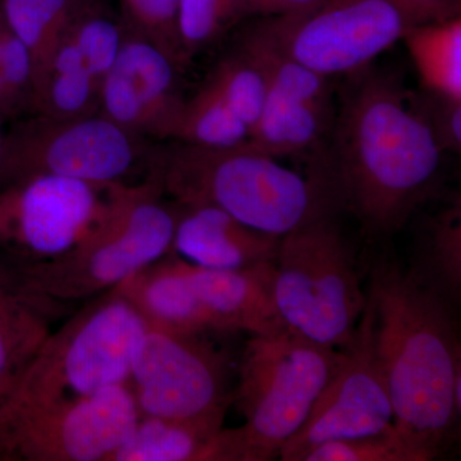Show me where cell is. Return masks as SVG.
<instances>
[{
  "instance_id": "obj_1",
  "label": "cell",
  "mask_w": 461,
  "mask_h": 461,
  "mask_svg": "<svg viewBox=\"0 0 461 461\" xmlns=\"http://www.w3.org/2000/svg\"><path fill=\"white\" fill-rule=\"evenodd\" d=\"M357 75L336 122L327 181L363 230L384 239L429 198L444 151L424 100L393 75L366 69Z\"/></svg>"
},
{
  "instance_id": "obj_2",
  "label": "cell",
  "mask_w": 461,
  "mask_h": 461,
  "mask_svg": "<svg viewBox=\"0 0 461 461\" xmlns=\"http://www.w3.org/2000/svg\"><path fill=\"white\" fill-rule=\"evenodd\" d=\"M375 350L399 435L433 460L460 417L461 355L450 304L393 263L372 271Z\"/></svg>"
},
{
  "instance_id": "obj_3",
  "label": "cell",
  "mask_w": 461,
  "mask_h": 461,
  "mask_svg": "<svg viewBox=\"0 0 461 461\" xmlns=\"http://www.w3.org/2000/svg\"><path fill=\"white\" fill-rule=\"evenodd\" d=\"M147 177L178 205H212L263 232L284 236L332 214L326 180H306L249 144L215 148L176 141L151 149Z\"/></svg>"
},
{
  "instance_id": "obj_4",
  "label": "cell",
  "mask_w": 461,
  "mask_h": 461,
  "mask_svg": "<svg viewBox=\"0 0 461 461\" xmlns=\"http://www.w3.org/2000/svg\"><path fill=\"white\" fill-rule=\"evenodd\" d=\"M344 351L285 327L251 336L233 402L244 426L221 430V461H266L280 455L308 420L318 397L338 371Z\"/></svg>"
},
{
  "instance_id": "obj_5",
  "label": "cell",
  "mask_w": 461,
  "mask_h": 461,
  "mask_svg": "<svg viewBox=\"0 0 461 461\" xmlns=\"http://www.w3.org/2000/svg\"><path fill=\"white\" fill-rule=\"evenodd\" d=\"M148 327L115 288L50 333L0 411L42 408L129 384Z\"/></svg>"
},
{
  "instance_id": "obj_6",
  "label": "cell",
  "mask_w": 461,
  "mask_h": 461,
  "mask_svg": "<svg viewBox=\"0 0 461 461\" xmlns=\"http://www.w3.org/2000/svg\"><path fill=\"white\" fill-rule=\"evenodd\" d=\"M151 178L130 185L98 229L56 259L23 266L33 286L63 304L87 302L171 251L178 206Z\"/></svg>"
},
{
  "instance_id": "obj_7",
  "label": "cell",
  "mask_w": 461,
  "mask_h": 461,
  "mask_svg": "<svg viewBox=\"0 0 461 461\" xmlns=\"http://www.w3.org/2000/svg\"><path fill=\"white\" fill-rule=\"evenodd\" d=\"M273 295L286 326L305 338L339 350L353 341L366 296L333 214L282 236Z\"/></svg>"
},
{
  "instance_id": "obj_8",
  "label": "cell",
  "mask_w": 461,
  "mask_h": 461,
  "mask_svg": "<svg viewBox=\"0 0 461 461\" xmlns=\"http://www.w3.org/2000/svg\"><path fill=\"white\" fill-rule=\"evenodd\" d=\"M150 149L141 136L100 113L58 118L32 113L5 132L0 186L27 176L50 175L94 184H136L148 172Z\"/></svg>"
},
{
  "instance_id": "obj_9",
  "label": "cell",
  "mask_w": 461,
  "mask_h": 461,
  "mask_svg": "<svg viewBox=\"0 0 461 461\" xmlns=\"http://www.w3.org/2000/svg\"><path fill=\"white\" fill-rule=\"evenodd\" d=\"M131 184L35 175L0 186V254L33 266L68 253L107 220Z\"/></svg>"
},
{
  "instance_id": "obj_10",
  "label": "cell",
  "mask_w": 461,
  "mask_h": 461,
  "mask_svg": "<svg viewBox=\"0 0 461 461\" xmlns=\"http://www.w3.org/2000/svg\"><path fill=\"white\" fill-rule=\"evenodd\" d=\"M205 336L147 330L129 379L141 417L223 429L233 402L229 362Z\"/></svg>"
},
{
  "instance_id": "obj_11",
  "label": "cell",
  "mask_w": 461,
  "mask_h": 461,
  "mask_svg": "<svg viewBox=\"0 0 461 461\" xmlns=\"http://www.w3.org/2000/svg\"><path fill=\"white\" fill-rule=\"evenodd\" d=\"M140 418L129 384L42 408L0 411V461H108Z\"/></svg>"
},
{
  "instance_id": "obj_12",
  "label": "cell",
  "mask_w": 461,
  "mask_h": 461,
  "mask_svg": "<svg viewBox=\"0 0 461 461\" xmlns=\"http://www.w3.org/2000/svg\"><path fill=\"white\" fill-rule=\"evenodd\" d=\"M263 18L294 59L327 78L364 71L412 25L390 0H321L299 14Z\"/></svg>"
},
{
  "instance_id": "obj_13",
  "label": "cell",
  "mask_w": 461,
  "mask_h": 461,
  "mask_svg": "<svg viewBox=\"0 0 461 461\" xmlns=\"http://www.w3.org/2000/svg\"><path fill=\"white\" fill-rule=\"evenodd\" d=\"M373 308L368 296L344 359L315 402L302 429L282 446L284 461H302L317 446L377 435L393 424L387 381L375 350Z\"/></svg>"
},
{
  "instance_id": "obj_14",
  "label": "cell",
  "mask_w": 461,
  "mask_h": 461,
  "mask_svg": "<svg viewBox=\"0 0 461 461\" xmlns=\"http://www.w3.org/2000/svg\"><path fill=\"white\" fill-rule=\"evenodd\" d=\"M241 47L262 68L267 87L262 114L247 144L277 159L313 147L330 122L329 78L294 59L264 18L245 33Z\"/></svg>"
},
{
  "instance_id": "obj_15",
  "label": "cell",
  "mask_w": 461,
  "mask_h": 461,
  "mask_svg": "<svg viewBox=\"0 0 461 461\" xmlns=\"http://www.w3.org/2000/svg\"><path fill=\"white\" fill-rule=\"evenodd\" d=\"M178 68L154 42L126 32L100 87L98 113L141 138L171 139L185 100Z\"/></svg>"
},
{
  "instance_id": "obj_16",
  "label": "cell",
  "mask_w": 461,
  "mask_h": 461,
  "mask_svg": "<svg viewBox=\"0 0 461 461\" xmlns=\"http://www.w3.org/2000/svg\"><path fill=\"white\" fill-rule=\"evenodd\" d=\"M67 306L33 286L23 264L0 254V406L14 393Z\"/></svg>"
},
{
  "instance_id": "obj_17",
  "label": "cell",
  "mask_w": 461,
  "mask_h": 461,
  "mask_svg": "<svg viewBox=\"0 0 461 461\" xmlns=\"http://www.w3.org/2000/svg\"><path fill=\"white\" fill-rule=\"evenodd\" d=\"M172 253L209 269H242L275 262L282 236L240 222L212 205H178Z\"/></svg>"
},
{
  "instance_id": "obj_18",
  "label": "cell",
  "mask_w": 461,
  "mask_h": 461,
  "mask_svg": "<svg viewBox=\"0 0 461 461\" xmlns=\"http://www.w3.org/2000/svg\"><path fill=\"white\" fill-rule=\"evenodd\" d=\"M187 269L217 332L271 335L287 327L273 295L275 262L242 269H209L187 263Z\"/></svg>"
},
{
  "instance_id": "obj_19",
  "label": "cell",
  "mask_w": 461,
  "mask_h": 461,
  "mask_svg": "<svg viewBox=\"0 0 461 461\" xmlns=\"http://www.w3.org/2000/svg\"><path fill=\"white\" fill-rule=\"evenodd\" d=\"M114 288L131 303L148 329L217 332L191 281L187 262L172 251Z\"/></svg>"
},
{
  "instance_id": "obj_20",
  "label": "cell",
  "mask_w": 461,
  "mask_h": 461,
  "mask_svg": "<svg viewBox=\"0 0 461 461\" xmlns=\"http://www.w3.org/2000/svg\"><path fill=\"white\" fill-rule=\"evenodd\" d=\"M221 430L141 417L108 461H220Z\"/></svg>"
},
{
  "instance_id": "obj_21",
  "label": "cell",
  "mask_w": 461,
  "mask_h": 461,
  "mask_svg": "<svg viewBox=\"0 0 461 461\" xmlns=\"http://www.w3.org/2000/svg\"><path fill=\"white\" fill-rule=\"evenodd\" d=\"M402 41L429 95L461 100V17L409 26Z\"/></svg>"
},
{
  "instance_id": "obj_22",
  "label": "cell",
  "mask_w": 461,
  "mask_h": 461,
  "mask_svg": "<svg viewBox=\"0 0 461 461\" xmlns=\"http://www.w3.org/2000/svg\"><path fill=\"white\" fill-rule=\"evenodd\" d=\"M94 0H0L5 25L32 53L36 78L76 18Z\"/></svg>"
},
{
  "instance_id": "obj_23",
  "label": "cell",
  "mask_w": 461,
  "mask_h": 461,
  "mask_svg": "<svg viewBox=\"0 0 461 461\" xmlns=\"http://www.w3.org/2000/svg\"><path fill=\"white\" fill-rule=\"evenodd\" d=\"M424 285L457 303L461 291V208L457 200L430 220L411 271Z\"/></svg>"
},
{
  "instance_id": "obj_24",
  "label": "cell",
  "mask_w": 461,
  "mask_h": 461,
  "mask_svg": "<svg viewBox=\"0 0 461 461\" xmlns=\"http://www.w3.org/2000/svg\"><path fill=\"white\" fill-rule=\"evenodd\" d=\"M250 16L244 0H178V36L187 62Z\"/></svg>"
},
{
  "instance_id": "obj_25",
  "label": "cell",
  "mask_w": 461,
  "mask_h": 461,
  "mask_svg": "<svg viewBox=\"0 0 461 461\" xmlns=\"http://www.w3.org/2000/svg\"><path fill=\"white\" fill-rule=\"evenodd\" d=\"M126 32L154 42L177 63L186 65L178 36V0H118Z\"/></svg>"
},
{
  "instance_id": "obj_26",
  "label": "cell",
  "mask_w": 461,
  "mask_h": 461,
  "mask_svg": "<svg viewBox=\"0 0 461 461\" xmlns=\"http://www.w3.org/2000/svg\"><path fill=\"white\" fill-rule=\"evenodd\" d=\"M302 461H427L395 427L377 435L338 439L312 448Z\"/></svg>"
},
{
  "instance_id": "obj_27",
  "label": "cell",
  "mask_w": 461,
  "mask_h": 461,
  "mask_svg": "<svg viewBox=\"0 0 461 461\" xmlns=\"http://www.w3.org/2000/svg\"><path fill=\"white\" fill-rule=\"evenodd\" d=\"M430 123L442 151L459 153L461 149V100L429 96L426 100Z\"/></svg>"
},
{
  "instance_id": "obj_28",
  "label": "cell",
  "mask_w": 461,
  "mask_h": 461,
  "mask_svg": "<svg viewBox=\"0 0 461 461\" xmlns=\"http://www.w3.org/2000/svg\"><path fill=\"white\" fill-rule=\"evenodd\" d=\"M406 14L412 23H433L460 16L461 0H390Z\"/></svg>"
},
{
  "instance_id": "obj_29",
  "label": "cell",
  "mask_w": 461,
  "mask_h": 461,
  "mask_svg": "<svg viewBox=\"0 0 461 461\" xmlns=\"http://www.w3.org/2000/svg\"><path fill=\"white\" fill-rule=\"evenodd\" d=\"M251 16L278 17L314 7L321 0H244Z\"/></svg>"
},
{
  "instance_id": "obj_30",
  "label": "cell",
  "mask_w": 461,
  "mask_h": 461,
  "mask_svg": "<svg viewBox=\"0 0 461 461\" xmlns=\"http://www.w3.org/2000/svg\"><path fill=\"white\" fill-rule=\"evenodd\" d=\"M8 120L7 105H5V91H3L2 74H0V121Z\"/></svg>"
},
{
  "instance_id": "obj_31",
  "label": "cell",
  "mask_w": 461,
  "mask_h": 461,
  "mask_svg": "<svg viewBox=\"0 0 461 461\" xmlns=\"http://www.w3.org/2000/svg\"><path fill=\"white\" fill-rule=\"evenodd\" d=\"M2 121H0V158H2L3 141H5V131H3Z\"/></svg>"
}]
</instances>
